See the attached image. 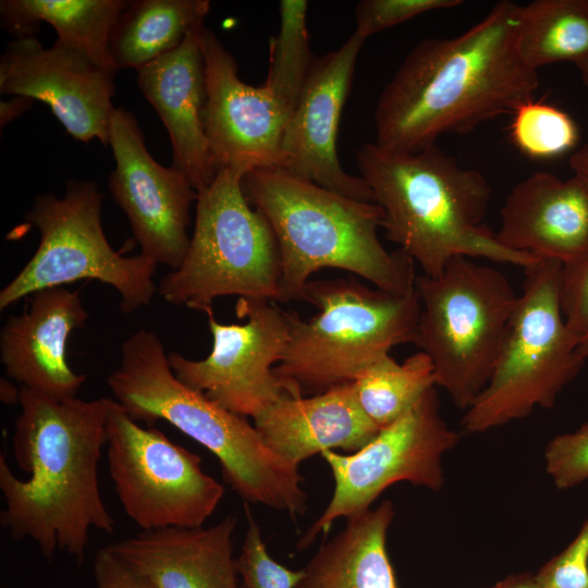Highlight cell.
<instances>
[{
	"label": "cell",
	"mask_w": 588,
	"mask_h": 588,
	"mask_svg": "<svg viewBox=\"0 0 588 588\" xmlns=\"http://www.w3.org/2000/svg\"><path fill=\"white\" fill-rule=\"evenodd\" d=\"M102 195L91 181H69L65 193L36 197L26 213L40 233L39 245L21 271L1 290L0 309L35 292L78 280L111 285L128 314L147 306L158 291L152 278L157 262L113 249L101 223Z\"/></svg>",
	"instance_id": "cell-10"
},
{
	"label": "cell",
	"mask_w": 588,
	"mask_h": 588,
	"mask_svg": "<svg viewBox=\"0 0 588 588\" xmlns=\"http://www.w3.org/2000/svg\"><path fill=\"white\" fill-rule=\"evenodd\" d=\"M559 302L567 328L580 339L588 334V255L562 264Z\"/></svg>",
	"instance_id": "cell-33"
},
{
	"label": "cell",
	"mask_w": 588,
	"mask_h": 588,
	"mask_svg": "<svg viewBox=\"0 0 588 588\" xmlns=\"http://www.w3.org/2000/svg\"><path fill=\"white\" fill-rule=\"evenodd\" d=\"M569 166L588 192V143L571 156Z\"/></svg>",
	"instance_id": "cell-36"
},
{
	"label": "cell",
	"mask_w": 588,
	"mask_h": 588,
	"mask_svg": "<svg viewBox=\"0 0 588 588\" xmlns=\"http://www.w3.org/2000/svg\"><path fill=\"white\" fill-rule=\"evenodd\" d=\"M519 9L502 0L461 35L418 42L378 99L375 143L420 151L532 100L539 76L517 51Z\"/></svg>",
	"instance_id": "cell-1"
},
{
	"label": "cell",
	"mask_w": 588,
	"mask_h": 588,
	"mask_svg": "<svg viewBox=\"0 0 588 588\" xmlns=\"http://www.w3.org/2000/svg\"><path fill=\"white\" fill-rule=\"evenodd\" d=\"M114 73L79 48L56 40L45 48L35 37L14 38L0 59V91L45 102L68 134L108 145L114 109Z\"/></svg>",
	"instance_id": "cell-15"
},
{
	"label": "cell",
	"mask_w": 588,
	"mask_h": 588,
	"mask_svg": "<svg viewBox=\"0 0 588 588\" xmlns=\"http://www.w3.org/2000/svg\"><path fill=\"white\" fill-rule=\"evenodd\" d=\"M458 441L460 433L440 415L438 391L433 387L360 450L348 454L322 452L320 455L333 475V494L321 516L299 538L297 548L306 549L336 518L370 510L378 497L395 482L407 481L432 491L442 489L443 455Z\"/></svg>",
	"instance_id": "cell-12"
},
{
	"label": "cell",
	"mask_w": 588,
	"mask_h": 588,
	"mask_svg": "<svg viewBox=\"0 0 588 588\" xmlns=\"http://www.w3.org/2000/svg\"><path fill=\"white\" fill-rule=\"evenodd\" d=\"M245 174L220 169L198 192L186 255L157 287L166 302L204 314L221 296L280 302L279 245L266 217L243 192Z\"/></svg>",
	"instance_id": "cell-7"
},
{
	"label": "cell",
	"mask_w": 588,
	"mask_h": 588,
	"mask_svg": "<svg viewBox=\"0 0 588 588\" xmlns=\"http://www.w3.org/2000/svg\"><path fill=\"white\" fill-rule=\"evenodd\" d=\"M21 394V387L17 388L12 381L1 379L0 383V399L4 404L19 403Z\"/></svg>",
	"instance_id": "cell-38"
},
{
	"label": "cell",
	"mask_w": 588,
	"mask_h": 588,
	"mask_svg": "<svg viewBox=\"0 0 588 588\" xmlns=\"http://www.w3.org/2000/svg\"><path fill=\"white\" fill-rule=\"evenodd\" d=\"M279 8L280 30L270 41L265 84L293 112L315 59L306 26L308 3L305 0H282Z\"/></svg>",
	"instance_id": "cell-28"
},
{
	"label": "cell",
	"mask_w": 588,
	"mask_h": 588,
	"mask_svg": "<svg viewBox=\"0 0 588 588\" xmlns=\"http://www.w3.org/2000/svg\"><path fill=\"white\" fill-rule=\"evenodd\" d=\"M364 39L353 35L336 50L315 57L282 140V164L289 172L345 197L375 203L365 180L346 173L336 138Z\"/></svg>",
	"instance_id": "cell-17"
},
{
	"label": "cell",
	"mask_w": 588,
	"mask_h": 588,
	"mask_svg": "<svg viewBox=\"0 0 588 588\" xmlns=\"http://www.w3.org/2000/svg\"><path fill=\"white\" fill-rule=\"evenodd\" d=\"M111 402L57 400L21 387L12 445L29 476L17 478L0 455V524L13 540H33L47 560L60 551L81 564L89 530H114L98 482Z\"/></svg>",
	"instance_id": "cell-2"
},
{
	"label": "cell",
	"mask_w": 588,
	"mask_h": 588,
	"mask_svg": "<svg viewBox=\"0 0 588 588\" xmlns=\"http://www.w3.org/2000/svg\"><path fill=\"white\" fill-rule=\"evenodd\" d=\"M208 0H133L119 14L109 38L114 66L135 69L176 49L204 26Z\"/></svg>",
	"instance_id": "cell-25"
},
{
	"label": "cell",
	"mask_w": 588,
	"mask_h": 588,
	"mask_svg": "<svg viewBox=\"0 0 588 588\" xmlns=\"http://www.w3.org/2000/svg\"><path fill=\"white\" fill-rule=\"evenodd\" d=\"M562 262L537 258L524 267L507 333L492 375L466 409L463 428L481 433L522 419L536 407L551 408L564 387L580 371V338L561 313L559 284Z\"/></svg>",
	"instance_id": "cell-9"
},
{
	"label": "cell",
	"mask_w": 588,
	"mask_h": 588,
	"mask_svg": "<svg viewBox=\"0 0 588 588\" xmlns=\"http://www.w3.org/2000/svg\"><path fill=\"white\" fill-rule=\"evenodd\" d=\"M128 0H2V26L15 39L35 36L40 22L50 24L58 40L86 52L97 64L117 73L109 38Z\"/></svg>",
	"instance_id": "cell-24"
},
{
	"label": "cell",
	"mask_w": 588,
	"mask_h": 588,
	"mask_svg": "<svg viewBox=\"0 0 588 588\" xmlns=\"http://www.w3.org/2000/svg\"><path fill=\"white\" fill-rule=\"evenodd\" d=\"M517 51L531 69L588 64V0H535L520 5Z\"/></svg>",
	"instance_id": "cell-26"
},
{
	"label": "cell",
	"mask_w": 588,
	"mask_h": 588,
	"mask_svg": "<svg viewBox=\"0 0 588 588\" xmlns=\"http://www.w3.org/2000/svg\"><path fill=\"white\" fill-rule=\"evenodd\" d=\"M513 114L512 140L531 158L561 156L573 149L578 140L574 120L552 105L532 99L520 105Z\"/></svg>",
	"instance_id": "cell-29"
},
{
	"label": "cell",
	"mask_w": 588,
	"mask_h": 588,
	"mask_svg": "<svg viewBox=\"0 0 588 588\" xmlns=\"http://www.w3.org/2000/svg\"><path fill=\"white\" fill-rule=\"evenodd\" d=\"M301 301L318 313L291 311L290 339L273 373L292 396L353 382L402 343H412L420 314L416 286L406 294L371 289L353 278L310 280Z\"/></svg>",
	"instance_id": "cell-6"
},
{
	"label": "cell",
	"mask_w": 588,
	"mask_h": 588,
	"mask_svg": "<svg viewBox=\"0 0 588 588\" xmlns=\"http://www.w3.org/2000/svg\"><path fill=\"white\" fill-rule=\"evenodd\" d=\"M244 323H221L207 313L212 336L210 353L193 360L168 353L176 378L221 407L252 418L291 395L274 373L290 339L291 311L268 299L238 298L235 308ZM292 396V395H291Z\"/></svg>",
	"instance_id": "cell-13"
},
{
	"label": "cell",
	"mask_w": 588,
	"mask_h": 588,
	"mask_svg": "<svg viewBox=\"0 0 588 588\" xmlns=\"http://www.w3.org/2000/svg\"><path fill=\"white\" fill-rule=\"evenodd\" d=\"M249 204L270 223L281 257L280 302L301 301L318 270L341 269L377 289L406 294L415 287V262L380 242L382 209L299 177L284 168H257L242 179Z\"/></svg>",
	"instance_id": "cell-5"
},
{
	"label": "cell",
	"mask_w": 588,
	"mask_h": 588,
	"mask_svg": "<svg viewBox=\"0 0 588 588\" xmlns=\"http://www.w3.org/2000/svg\"><path fill=\"white\" fill-rule=\"evenodd\" d=\"M96 588H157L147 577L140 575L108 547L100 548L94 560Z\"/></svg>",
	"instance_id": "cell-34"
},
{
	"label": "cell",
	"mask_w": 588,
	"mask_h": 588,
	"mask_svg": "<svg viewBox=\"0 0 588 588\" xmlns=\"http://www.w3.org/2000/svg\"><path fill=\"white\" fill-rule=\"evenodd\" d=\"M106 448L120 503L142 530L201 527L223 498L224 487L201 469L197 454L142 427L113 399Z\"/></svg>",
	"instance_id": "cell-11"
},
{
	"label": "cell",
	"mask_w": 588,
	"mask_h": 588,
	"mask_svg": "<svg viewBox=\"0 0 588 588\" xmlns=\"http://www.w3.org/2000/svg\"><path fill=\"white\" fill-rule=\"evenodd\" d=\"M200 45L207 84L204 125L218 171L281 167L292 110L265 83L252 86L241 79L233 56L212 30L203 28Z\"/></svg>",
	"instance_id": "cell-16"
},
{
	"label": "cell",
	"mask_w": 588,
	"mask_h": 588,
	"mask_svg": "<svg viewBox=\"0 0 588 588\" xmlns=\"http://www.w3.org/2000/svg\"><path fill=\"white\" fill-rule=\"evenodd\" d=\"M360 177L382 209L381 228L422 274L438 277L457 256L525 267L538 257L502 246L482 224L491 198L485 175L437 145L415 152L366 143L356 154Z\"/></svg>",
	"instance_id": "cell-3"
},
{
	"label": "cell",
	"mask_w": 588,
	"mask_h": 588,
	"mask_svg": "<svg viewBox=\"0 0 588 588\" xmlns=\"http://www.w3.org/2000/svg\"><path fill=\"white\" fill-rule=\"evenodd\" d=\"M353 382L363 411L380 429L394 422L429 389L437 387L432 363L420 351L401 364L387 354Z\"/></svg>",
	"instance_id": "cell-27"
},
{
	"label": "cell",
	"mask_w": 588,
	"mask_h": 588,
	"mask_svg": "<svg viewBox=\"0 0 588 588\" xmlns=\"http://www.w3.org/2000/svg\"><path fill=\"white\" fill-rule=\"evenodd\" d=\"M420 314L413 339L431 360L437 387L466 411L486 388L518 295L499 269L452 258L438 277L417 275Z\"/></svg>",
	"instance_id": "cell-8"
},
{
	"label": "cell",
	"mask_w": 588,
	"mask_h": 588,
	"mask_svg": "<svg viewBox=\"0 0 588 588\" xmlns=\"http://www.w3.org/2000/svg\"><path fill=\"white\" fill-rule=\"evenodd\" d=\"M462 3V0H363L355 8L354 33L366 40L373 34L422 13L451 9Z\"/></svg>",
	"instance_id": "cell-31"
},
{
	"label": "cell",
	"mask_w": 588,
	"mask_h": 588,
	"mask_svg": "<svg viewBox=\"0 0 588 588\" xmlns=\"http://www.w3.org/2000/svg\"><path fill=\"white\" fill-rule=\"evenodd\" d=\"M113 400L136 421L164 420L211 452L224 481L245 503L295 517L306 510L298 466L273 453L246 417L181 382L160 339L137 330L121 346L119 367L107 378Z\"/></svg>",
	"instance_id": "cell-4"
},
{
	"label": "cell",
	"mask_w": 588,
	"mask_h": 588,
	"mask_svg": "<svg viewBox=\"0 0 588 588\" xmlns=\"http://www.w3.org/2000/svg\"><path fill=\"white\" fill-rule=\"evenodd\" d=\"M204 26L183 42L137 70L138 86L163 122L172 144V168L197 193L208 187L218 169L205 132L207 101L205 59L200 45Z\"/></svg>",
	"instance_id": "cell-19"
},
{
	"label": "cell",
	"mask_w": 588,
	"mask_h": 588,
	"mask_svg": "<svg viewBox=\"0 0 588 588\" xmlns=\"http://www.w3.org/2000/svg\"><path fill=\"white\" fill-rule=\"evenodd\" d=\"M253 419L265 444L296 466L328 450L354 453L380 430L363 411L354 382L309 397L286 395Z\"/></svg>",
	"instance_id": "cell-22"
},
{
	"label": "cell",
	"mask_w": 588,
	"mask_h": 588,
	"mask_svg": "<svg viewBox=\"0 0 588 588\" xmlns=\"http://www.w3.org/2000/svg\"><path fill=\"white\" fill-rule=\"evenodd\" d=\"M34 100L23 97L15 96V98L1 101L0 105V122L1 126L8 123L9 121L20 117L23 112L30 108Z\"/></svg>",
	"instance_id": "cell-35"
},
{
	"label": "cell",
	"mask_w": 588,
	"mask_h": 588,
	"mask_svg": "<svg viewBox=\"0 0 588 588\" xmlns=\"http://www.w3.org/2000/svg\"><path fill=\"white\" fill-rule=\"evenodd\" d=\"M543 457L546 471L558 489H571L588 480V422L552 438Z\"/></svg>",
	"instance_id": "cell-30"
},
{
	"label": "cell",
	"mask_w": 588,
	"mask_h": 588,
	"mask_svg": "<svg viewBox=\"0 0 588 588\" xmlns=\"http://www.w3.org/2000/svg\"><path fill=\"white\" fill-rule=\"evenodd\" d=\"M236 519L208 528L142 530L107 546L157 588H242L233 556Z\"/></svg>",
	"instance_id": "cell-21"
},
{
	"label": "cell",
	"mask_w": 588,
	"mask_h": 588,
	"mask_svg": "<svg viewBox=\"0 0 588 588\" xmlns=\"http://www.w3.org/2000/svg\"><path fill=\"white\" fill-rule=\"evenodd\" d=\"M394 514L393 503L384 500L347 517L303 568L296 588H397L385 546Z\"/></svg>",
	"instance_id": "cell-23"
},
{
	"label": "cell",
	"mask_w": 588,
	"mask_h": 588,
	"mask_svg": "<svg viewBox=\"0 0 588 588\" xmlns=\"http://www.w3.org/2000/svg\"><path fill=\"white\" fill-rule=\"evenodd\" d=\"M535 576L539 588H588V518L567 547Z\"/></svg>",
	"instance_id": "cell-32"
},
{
	"label": "cell",
	"mask_w": 588,
	"mask_h": 588,
	"mask_svg": "<svg viewBox=\"0 0 588 588\" xmlns=\"http://www.w3.org/2000/svg\"><path fill=\"white\" fill-rule=\"evenodd\" d=\"M576 351L578 356L586 360L588 357V334L580 339Z\"/></svg>",
	"instance_id": "cell-39"
},
{
	"label": "cell",
	"mask_w": 588,
	"mask_h": 588,
	"mask_svg": "<svg viewBox=\"0 0 588 588\" xmlns=\"http://www.w3.org/2000/svg\"><path fill=\"white\" fill-rule=\"evenodd\" d=\"M108 145L115 160L109 191L127 217L140 254L174 270L182 264L191 237L189 211L198 193L174 168L149 154L136 118L114 108Z\"/></svg>",
	"instance_id": "cell-14"
},
{
	"label": "cell",
	"mask_w": 588,
	"mask_h": 588,
	"mask_svg": "<svg viewBox=\"0 0 588 588\" xmlns=\"http://www.w3.org/2000/svg\"><path fill=\"white\" fill-rule=\"evenodd\" d=\"M20 315L10 316L0 333V360L8 377L49 397H75L86 380L69 365L70 334L88 314L79 291L50 287L28 296Z\"/></svg>",
	"instance_id": "cell-18"
},
{
	"label": "cell",
	"mask_w": 588,
	"mask_h": 588,
	"mask_svg": "<svg viewBox=\"0 0 588 588\" xmlns=\"http://www.w3.org/2000/svg\"><path fill=\"white\" fill-rule=\"evenodd\" d=\"M581 73L583 81L585 85L588 87V64L584 66L581 70H579Z\"/></svg>",
	"instance_id": "cell-40"
},
{
	"label": "cell",
	"mask_w": 588,
	"mask_h": 588,
	"mask_svg": "<svg viewBox=\"0 0 588 588\" xmlns=\"http://www.w3.org/2000/svg\"><path fill=\"white\" fill-rule=\"evenodd\" d=\"M498 242L562 264L588 255V192L575 176L539 171L516 184L500 211Z\"/></svg>",
	"instance_id": "cell-20"
},
{
	"label": "cell",
	"mask_w": 588,
	"mask_h": 588,
	"mask_svg": "<svg viewBox=\"0 0 588 588\" xmlns=\"http://www.w3.org/2000/svg\"><path fill=\"white\" fill-rule=\"evenodd\" d=\"M490 588H539L535 574L519 573L513 574Z\"/></svg>",
	"instance_id": "cell-37"
}]
</instances>
